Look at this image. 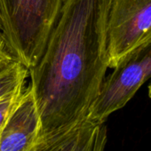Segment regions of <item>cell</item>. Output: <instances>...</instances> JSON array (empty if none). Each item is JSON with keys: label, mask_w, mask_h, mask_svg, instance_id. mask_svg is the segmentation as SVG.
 I'll use <instances>...</instances> for the list:
<instances>
[{"label": "cell", "mask_w": 151, "mask_h": 151, "mask_svg": "<svg viewBox=\"0 0 151 151\" xmlns=\"http://www.w3.org/2000/svg\"><path fill=\"white\" fill-rule=\"evenodd\" d=\"M111 0H65L43 53L29 70L41 132L88 116L109 68Z\"/></svg>", "instance_id": "6da1fadb"}, {"label": "cell", "mask_w": 151, "mask_h": 151, "mask_svg": "<svg viewBox=\"0 0 151 151\" xmlns=\"http://www.w3.org/2000/svg\"><path fill=\"white\" fill-rule=\"evenodd\" d=\"M65 0H0L2 31L30 70L40 59Z\"/></svg>", "instance_id": "7a4b0ae2"}, {"label": "cell", "mask_w": 151, "mask_h": 151, "mask_svg": "<svg viewBox=\"0 0 151 151\" xmlns=\"http://www.w3.org/2000/svg\"><path fill=\"white\" fill-rule=\"evenodd\" d=\"M151 78V37L127 52L105 78L88 118L105 123L124 108L142 85Z\"/></svg>", "instance_id": "3957f363"}, {"label": "cell", "mask_w": 151, "mask_h": 151, "mask_svg": "<svg viewBox=\"0 0 151 151\" xmlns=\"http://www.w3.org/2000/svg\"><path fill=\"white\" fill-rule=\"evenodd\" d=\"M109 68L151 37V0H111L108 16Z\"/></svg>", "instance_id": "277c9868"}, {"label": "cell", "mask_w": 151, "mask_h": 151, "mask_svg": "<svg viewBox=\"0 0 151 151\" xmlns=\"http://www.w3.org/2000/svg\"><path fill=\"white\" fill-rule=\"evenodd\" d=\"M107 139L105 124L86 117L75 124L41 132L27 151H104Z\"/></svg>", "instance_id": "5b68a950"}, {"label": "cell", "mask_w": 151, "mask_h": 151, "mask_svg": "<svg viewBox=\"0 0 151 151\" xmlns=\"http://www.w3.org/2000/svg\"><path fill=\"white\" fill-rule=\"evenodd\" d=\"M41 134V121L30 87L0 128V151H27Z\"/></svg>", "instance_id": "8992f818"}, {"label": "cell", "mask_w": 151, "mask_h": 151, "mask_svg": "<svg viewBox=\"0 0 151 151\" xmlns=\"http://www.w3.org/2000/svg\"><path fill=\"white\" fill-rule=\"evenodd\" d=\"M29 76V68L21 61H17L0 73V101L24 89V85Z\"/></svg>", "instance_id": "52a82bcc"}, {"label": "cell", "mask_w": 151, "mask_h": 151, "mask_svg": "<svg viewBox=\"0 0 151 151\" xmlns=\"http://www.w3.org/2000/svg\"><path fill=\"white\" fill-rule=\"evenodd\" d=\"M20 61L10 48L2 29H0V73Z\"/></svg>", "instance_id": "ba28073f"}, {"label": "cell", "mask_w": 151, "mask_h": 151, "mask_svg": "<svg viewBox=\"0 0 151 151\" xmlns=\"http://www.w3.org/2000/svg\"><path fill=\"white\" fill-rule=\"evenodd\" d=\"M24 89L20 90V91L11 94L10 96L6 97V99L0 101V128L2 127V125L5 124V122L6 121L9 115L12 113V111L17 106L18 102L21 100V97L23 93Z\"/></svg>", "instance_id": "9c48e42d"}, {"label": "cell", "mask_w": 151, "mask_h": 151, "mask_svg": "<svg viewBox=\"0 0 151 151\" xmlns=\"http://www.w3.org/2000/svg\"><path fill=\"white\" fill-rule=\"evenodd\" d=\"M148 96H149V98H151V82L148 86Z\"/></svg>", "instance_id": "30bf717a"}, {"label": "cell", "mask_w": 151, "mask_h": 151, "mask_svg": "<svg viewBox=\"0 0 151 151\" xmlns=\"http://www.w3.org/2000/svg\"><path fill=\"white\" fill-rule=\"evenodd\" d=\"M0 29H2V20H1V14H0Z\"/></svg>", "instance_id": "8fae6325"}]
</instances>
